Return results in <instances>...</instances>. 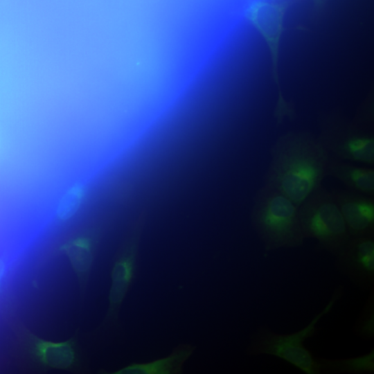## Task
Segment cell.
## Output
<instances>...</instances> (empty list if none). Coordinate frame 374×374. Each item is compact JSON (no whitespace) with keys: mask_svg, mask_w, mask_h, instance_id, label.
<instances>
[{"mask_svg":"<svg viewBox=\"0 0 374 374\" xmlns=\"http://www.w3.org/2000/svg\"><path fill=\"white\" fill-rule=\"evenodd\" d=\"M329 152L308 132H289L271 148L265 186L278 190L299 206L326 176Z\"/></svg>","mask_w":374,"mask_h":374,"instance_id":"obj_1","label":"cell"},{"mask_svg":"<svg viewBox=\"0 0 374 374\" xmlns=\"http://www.w3.org/2000/svg\"><path fill=\"white\" fill-rule=\"evenodd\" d=\"M317 11H321L328 0H312Z\"/></svg>","mask_w":374,"mask_h":374,"instance_id":"obj_16","label":"cell"},{"mask_svg":"<svg viewBox=\"0 0 374 374\" xmlns=\"http://www.w3.org/2000/svg\"><path fill=\"white\" fill-rule=\"evenodd\" d=\"M190 345L180 346L168 356L148 363H135L114 373L116 374H174L182 371L184 362L193 351Z\"/></svg>","mask_w":374,"mask_h":374,"instance_id":"obj_13","label":"cell"},{"mask_svg":"<svg viewBox=\"0 0 374 374\" xmlns=\"http://www.w3.org/2000/svg\"><path fill=\"white\" fill-rule=\"evenodd\" d=\"M351 237L374 235L373 197L355 191L332 193Z\"/></svg>","mask_w":374,"mask_h":374,"instance_id":"obj_8","label":"cell"},{"mask_svg":"<svg viewBox=\"0 0 374 374\" xmlns=\"http://www.w3.org/2000/svg\"><path fill=\"white\" fill-rule=\"evenodd\" d=\"M320 373H373L374 372V350L361 356L330 359L318 358Z\"/></svg>","mask_w":374,"mask_h":374,"instance_id":"obj_14","label":"cell"},{"mask_svg":"<svg viewBox=\"0 0 374 374\" xmlns=\"http://www.w3.org/2000/svg\"><path fill=\"white\" fill-rule=\"evenodd\" d=\"M59 251L69 260L78 280L80 288L84 292L93 262V237L86 233L75 235L60 244Z\"/></svg>","mask_w":374,"mask_h":374,"instance_id":"obj_11","label":"cell"},{"mask_svg":"<svg viewBox=\"0 0 374 374\" xmlns=\"http://www.w3.org/2000/svg\"><path fill=\"white\" fill-rule=\"evenodd\" d=\"M319 139L324 148L337 157L363 165H374L373 135L361 132L337 116L321 122Z\"/></svg>","mask_w":374,"mask_h":374,"instance_id":"obj_6","label":"cell"},{"mask_svg":"<svg viewBox=\"0 0 374 374\" xmlns=\"http://www.w3.org/2000/svg\"><path fill=\"white\" fill-rule=\"evenodd\" d=\"M136 245L134 235L125 245L112 267L107 321L116 318L132 283L136 267Z\"/></svg>","mask_w":374,"mask_h":374,"instance_id":"obj_10","label":"cell"},{"mask_svg":"<svg viewBox=\"0 0 374 374\" xmlns=\"http://www.w3.org/2000/svg\"><path fill=\"white\" fill-rule=\"evenodd\" d=\"M344 287L339 285L333 292L326 307L300 330L280 335L268 328H259L254 334L249 352L251 355H270L279 357L307 374L320 373L318 358L304 346V341L312 337L319 321L328 314L341 296Z\"/></svg>","mask_w":374,"mask_h":374,"instance_id":"obj_3","label":"cell"},{"mask_svg":"<svg viewBox=\"0 0 374 374\" xmlns=\"http://www.w3.org/2000/svg\"><path fill=\"white\" fill-rule=\"evenodd\" d=\"M337 270L363 290L374 287V235L351 237L336 256Z\"/></svg>","mask_w":374,"mask_h":374,"instance_id":"obj_7","label":"cell"},{"mask_svg":"<svg viewBox=\"0 0 374 374\" xmlns=\"http://www.w3.org/2000/svg\"><path fill=\"white\" fill-rule=\"evenodd\" d=\"M5 264L4 262L0 260V285L1 283L4 273H5Z\"/></svg>","mask_w":374,"mask_h":374,"instance_id":"obj_17","label":"cell"},{"mask_svg":"<svg viewBox=\"0 0 374 374\" xmlns=\"http://www.w3.org/2000/svg\"><path fill=\"white\" fill-rule=\"evenodd\" d=\"M89 187L78 185L66 190L57 203L53 219L57 224H65L76 216L86 202Z\"/></svg>","mask_w":374,"mask_h":374,"instance_id":"obj_15","label":"cell"},{"mask_svg":"<svg viewBox=\"0 0 374 374\" xmlns=\"http://www.w3.org/2000/svg\"><path fill=\"white\" fill-rule=\"evenodd\" d=\"M290 4L289 0L260 1L253 4L248 12L249 20L264 39L270 54L272 78L278 91L276 116L278 121L291 112L282 93L278 66L285 16Z\"/></svg>","mask_w":374,"mask_h":374,"instance_id":"obj_5","label":"cell"},{"mask_svg":"<svg viewBox=\"0 0 374 374\" xmlns=\"http://www.w3.org/2000/svg\"><path fill=\"white\" fill-rule=\"evenodd\" d=\"M22 337L31 357L42 366L66 370L75 365V337L64 341H52L40 338L26 330L22 331Z\"/></svg>","mask_w":374,"mask_h":374,"instance_id":"obj_9","label":"cell"},{"mask_svg":"<svg viewBox=\"0 0 374 374\" xmlns=\"http://www.w3.org/2000/svg\"><path fill=\"white\" fill-rule=\"evenodd\" d=\"M299 210L304 238L317 240L321 249L337 256L351 236L332 193L319 187Z\"/></svg>","mask_w":374,"mask_h":374,"instance_id":"obj_4","label":"cell"},{"mask_svg":"<svg viewBox=\"0 0 374 374\" xmlns=\"http://www.w3.org/2000/svg\"><path fill=\"white\" fill-rule=\"evenodd\" d=\"M299 206L277 190L264 186L258 192L251 215L252 224L265 251L293 248L304 242Z\"/></svg>","mask_w":374,"mask_h":374,"instance_id":"obj_2","label":"cell"},{"mask_svg":"<svg viewBox=\"0 0 374 374\" xmlns=\"http://www.w3.org/2000/svg\"><path fill=\"white\" fill-rule=\"evenodd\" d=\"M326 176L334 177L354 191L373 197L374 169L373 166L355 165L329 160Z\"/></svg>","mask_w":374,"mask_h":374,"instance_id":"obj_12","label":"cell"}]
</instances>
